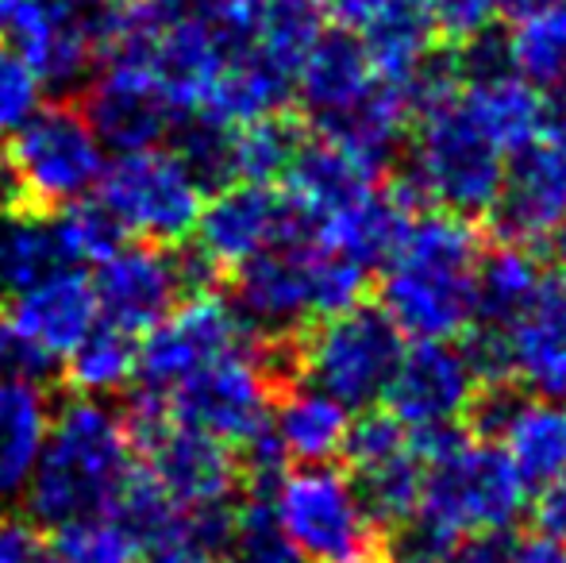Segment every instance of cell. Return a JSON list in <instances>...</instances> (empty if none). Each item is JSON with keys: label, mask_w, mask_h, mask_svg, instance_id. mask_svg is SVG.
<instances>
[{"label": "cell", "mask_w": 566, "mask_h": 563, "mask_svg": "<svg viewBox=\"0 0 566 563\" xmlns=\"http://www.w3.org/2000/svg\"><path fill=\"white\" fill-rule=\"evenodd\" d=\"M474 220L448 209L417 212L381 271V313L405 340H459L474 324V282L482 259Z\"/></svg>", "instance_id": "1"}, {"label": "cell", "mask_w": 566, "mask_h": 563, "mask_svg": "<svg viewBox=\"0 0 566 563\" xmlns=\"http://www.w3.org/2000/svg\"><path fill=\"white\" fill-rule=\"evenodd\" d=\"M135 467V451L119 409L77 394L51 417L43 451L23 490L28 513L39 529L108 513L116 490Z\"/></svg>", "instance_id": "2"}, {"label": "cell", "mask_w": 566, "mask_h": 563, "mask_svg": "<svg viewBox=\"0 0 566 563\" xmlns=\"http://www.w3.org/2000/svg\"><path fill=\"white\" fill-rule=\"evenodd\" d=\"M366 271L316 240L277 243L231 271V305L254 340H297L313 321L358 305Z\"/></svg>", "instance_id": "3"}, {"label": "cell", "mask_w": 566, "mask_h": 563, "mask_svg": "<svg viewBox=\"0 0 566 563\" xmlns=\"http://www.w3.org/2000/svg\"><path fill=\"white\" fill-rule=\"evenodd\" d=\"M462 85V82H459ZM405 186L417 201H432L454 217H490L501 194L509 150L493 139V132L470 113L459 90L420 105Z\"/></svg>", "instance_id": "4"}, {"label": "cell", "mask_w": 566, "mask_h": 563, "mask_svg": "<svg viewBox=\"0 0 566 563\" xmlns=\"http://www.w3.org/2000/svg\"><path fill=\"white\" fill-rule=\"evenodd\" d=\"M524 505H528V487L493 440L462 436L443 456L424 463L417 513L459 541L509 533L521 521Z\"/></svg>", "instance_id": "5"}, {"label": "cell", "mask_w": 566, "mask_h": 563, "mask_svg": "<svg viewBox=\"0 0 566 563\" xmlns=\"http://www.w3.org/2000/svg\"><path fill=\"white\" fill-rule=\"evenodd\" d=\"M405 336L381 309L350 305L343 313L321 316L297 336V375L316 390L332 394L347 409H370L381 402Z\"/></svg>", "instance_id": "6"}, {"label": "cell", "mask_w": 566, "mask_h": 563, "mask_svg": "<svg viewBox=\"0 0 566 563\" xmlns=\"http://www.w3.org/2000/svg\"><path fill=\"white\" fill-rule=\"evenodd\" d=\"M4 150L20 174L23 209L35 212H59L90 197L105 170L101 143L70 97L35 105V113L12 136H4Z\"/></svg>", "instance_id": "7"}, {"label": "cell", "mask_w": 566, "mask_h": 563, "mask_svg": "<svg viewBox=\"0 0 566 563\" xmlns=\"http://www.w3.org/2000/svg\"><path fill=\"white\" fill-rule=\"evenodd\" d=\"M274 513L305 563H370L381 556V533L370 525L347 471L301 463L274 490Z\"/></svg>", "instance_id": "8"}, {"label": "cell", "mask_w": 566, "mask_h": 563, "mask_svg": "<svg viewBox=\"0 0 566 563\" xmlns=\"http://www.w3.org/2000/svg\"><path fill=\"white\" fill-rule=\"evenodd\" d=\"M251 332L239 321L235 305L220 293H197L174 305L163 324L147 332L135 359V390L170 398L193 371L228 352L251 344Z\"/></svg>", "instance_id": "9"}, {"label": "cell", "mask_w": 566, "mask_h": 563, "mask_svg": "<svg viewBox=\"0 0 566 563\" xmlns=\"http://www.w3.org/2000/svg\"><path fill=\"white\" fill-rule=\"evenodd\" d=\"M101 201L113 209L127 236H143L150 243H181L193 236L205 194L189 181V174L163 150H132L116 155L113 166L101 170Z\"/></svg>", "instance_id": "10"}, {"label": "cell", "mask_w": 566, "mask_h": 563, "mask_svg": "<svg viewBox=\"0 0 566 563\" xmlns=\"http://www.w3.org/2000/svg\"><path fill=\"white\" fill-rule=\"evenodd\" d=\"M124 428L135 459L155 475V482L181 510L228 502L239 494V459L231 444L174 421L170 414L124 417Z\"/></svg>", "instance_id": "11"}, {"label": "cell", "mask_w": 566, "mask_h": 563, "mask_svg": "<svg viewBox=\"0 0 566 563\" xmlns=\"http://www.w3.org/2000/svg\"><path fill=\"white\" fill-rule=\"evenodd\" d=\"M277 386L270 371L262 367L254 340L239 352L205 363L201 371L186 378L178 390L166 398L170 417L181 425H193L201 432L217 436L224 444H243L270 421Z\"/></svg>", "instance_id": "12"}, {"label": "cell", "mask_w": 566, "mask_h": 563, "mask_svg": "<svg viewBox=\"0 0 566 563\" xmlns=\"http://www.w3.org/2000/svg\"><path fill=\"white\" fill-rule=\"evenodd\" d=\"M197 248L217 259L224 271L262 256L277 243L316 240V225L274 186L259 181H231L217 189L209 205H201L197 217Z\"/></svg>", "instance_id": "13"}, {"label": "cell", "mask_w": 566, "mask_h": 563, "mask_svg": "<svg viewBox=\"0 0 566 563\" xmlns=\"http://www.w3.org/2000/svg\"><path fill=\"white\" fill-rule=\"evenodd\" d=\"M478 390L482 378L459 340H412L397 359L381 406L405 428L462 425Z\"/></svg>", "instance_id": "14"}, {"label": "cell", "mask_w": 566, "mask_h": 563, "mask_svg": "<svg viewBox=\"0 0 566 563\" xmlns=\"http://www.w3.org/2000/svg\"><path fill=\"white\" fill-rule=\"evenodd\" d=\"M490 217L509 243L547 248L566 236V139L544 132L509 155Z\"/></svg>", "instance_id": "15"}, {"label": "cell", "mask_w": 566, "mask_h": 563, "mask_svg": "<svg viewBox=\"0 0 566 563\" xmlns=\"http://www.w3.org/2000/svg\"><path fill=\"white\" fill-rule=\"evenodd\" d=\"M82 116L101 147L116 155L150 150L166 143L178 105L166 97L147 66L139 62H105L97 74L82 85Z\"/></svg>", "instance_id": "16"}, {"label": "cell", "mask_w": 566, "mask_h": 563, "mask_svg": "<svg viewBox=\"0 0 566 563\" xmlns=\"http://www.w3.org/2000/svg\"><path fill=\"white\" fill-rule=\"evenodd\" d=\"M328 20L358 39L381 77L409 85V77L436 54L428 0H324Z\"/></svg>", "instance_id": "17"}, {"label": "cell", "mask_w": 566, "mask_h": 563, "mask_svg": "<svg viewBox=\"0 0 566 563\" xmlns=\"http://www.w3.org/2000/svg\"><path fill=\"white\" fill-rule=\"evenodd\" d=\"M93 298H97V316L143 340L181 301L170 243H124L116 256L97 263Z\"/></svg>", "instance_id": "18"}, {"label": "cell", "mask_w": 566, "mask_h": 563, "mask_svg": "<svg viewBox=\"0 0 566 563\" xmlns=\"http://www.w3.org/2000/svg\"><path fill=\"white\" fill-rule=\"evenodd\" d=\"M497 332L509 383L532 398L566 402V274H544L528 309Z\"/></svg>", "instance_id": "19"}, {"label": "cell", "mask_w": 566, "mask_h": 563, "mask_svg": "<svg viewBox=\"0 0 566 563\" xmlns=\"http://www.w3.org/2000/svg\"><path fill=\"white\" fill-rule=\"evenodd\" d=\"M381 74L358 39L347 31H328L308 46L305 62L297 70V85H293V101H301V113L316 132H332L336 124L347 121L374 90H378Z\"/></svg>", "instance_id": "20"}, {"label": "cell", "mask_w": 566, "mask_h": 563, "mask_svg": "<svg viewBox=\"0 0 566 563\" xmlns=\"http://www.w3.org/2000/svg\"><path fill=\"white\" fill-rule=\"evenodd\" d=\"M417 212H420L417 194L401 178L389 181V186L378 181L370 194H363L347 209L321 220L316 225V243L370 274L386 263L389 251L397 248V240L405 236V228H409V220Z\"/></svg>", "instance_id": "21"}, {"label": "cell", "mask_w": 566, "mask_h": 563, "mask_svg": "<svg viewBox=\"0 0 566 563\" xmlns=\"http://www.w3.org/2000/svg\"><path fill=\"white\" fill-rule=\"evenodd\" d=\"M93 321H97L93 282L77 267H66L46 282L31 285L20 298H8L4 329L23 344L62 359L93 329Z\"/></svg>", "instance_id": "22"}, {"label": "cell", "mask_w": 566, "mask_h": 563, "mask_svg": "<svg viewBox=\"0 0 566 563\" xmlns=\"http://www.w3.org/2000/svg\"><path fill=\"white\" fill-rule=\"evenodd\" d=\"M493 417L490 440L521 471L524 487H547L566 471V402L521 398L509 390Z\"/></svg>", "instance_id": "23"}, {"label": "cell", "mask_w": 566, "mask_h": 563, "mask_svg": "<svg viewBox=\"0 0 566 563\" xmlns=\"http://www.w3.org/2000/svg\"><path fill=\"white\" fill-rule=\"evenodd\" d=\"M282 181H285L282 194L290 197L313 225H321L332 212L347 209L350 201L370 194L381 181V170L366 163V158H358L355 150L339 147V143L316 139V143H301L297 158L290 163Z\"/></svg>", "instance_id": "24"}, {"label": "cell", "mask_w": 566, "mask_h": 563, "mask_svg": "<svg viewBox=\"0 0 566 563\" xmlns=\"http://www.w3.org/2000/svg\"><path fill=\"white\" fill-rule=\"evenodd\" d=\"M462 101L470 105V113L493 132V139L513 155L524 143L539 139L544 132H552V113L547 97L532 82H524L521 74L509 66L485 70V74H470L459 85Z\"/></svg>", "instance_id": "25"}, {"label": "cell", "mask_w": 566, "mask_h": 563, "mask_svg": "<svg viewBox=\"0 0 566 563\" xmlns=\"http://www.w3.org/2000/svg\"><path fill=\"white\" fill-rule=\"evenodd\" d=\"M51 428V390L0 375V505L23 498Z\"/></svg>", "instance_id": "26"}, {"label": "cell", "mask_w": 566, "mask_h": 563, "mask_svg": "<svg viewBox=\"0 0 566 563\" xmlns=\"http://www.w3.org/2000/svg\"><path fill=\"white\" fill-rule=\"evenodd\" d=\"M270 425L282 444V451L297 463H332L347 444L350 409L339 406L332 394L316 390L313 383L297 378L285 390H277Z\"/></svg>", "instance_id": "27"}, {"label": "cell", "mask_w": 566, "mask_h": 563, "mask_svg": "<svg viewBox=\"0 0 566 563\" xmlns=\"http://www.w3.org/2000/svg\"><path fill=\"white\" fill-rule=\"evenodd\" d=\"M70 259L59 240L54 212L4 209L0 212V298H20L31 285L66 271Z\"/></svg>", "instance_id": "28"}, {"label": "cell", "mask_w": 566, "mask_h": 563, "mask_svg": "<svg viewBox=\"0 0 566 563\" xmlns=\"http://www.w3.org/2000/svg\"><path fill=\"white\" fill-rule=\"evenodd\" d=\"M347 479L355 487V498L363 505V513L370 518V525L386 541L389 529H397L401 521H409L420 505V487H424V463L417 459L412 444L374 456L366 463L347 467Z\"/></svg>", "instance_id": "29"}, {"label": "cell", "mask_w": 566, "mask_h": 563, "mask_svg": "<svg viewBox=\"0 0 566 563\" xmlns=\"http://www.w3.org/2000/svg\"><path fill=\"white\" fill-rule=\"evenodd\" d=\"M544 282L536 248L524 243H497L482 251L478 259V282H474V324L482 329H505L528 309Z\"/></svg>", "instance_id": "30"}, {"label": "cell", "mask_w": 566, "mask_h": 563, "mask_svg": "<svg viewBox=\"0 0 566 563\" xmlns=\"http://www.w3.org/2000/svg\"><path fill=\"white\" fill-rule=\"evenodd\" d=\"M505 46L509 62L524 82L536 85L544 97L566 101V0H547L516 15Z\"/></svg>", "instance_id": "31"}, {"label": "cell", "mask_w": 566, "mask_h": 563, "mask_svg": "<svg viewBox=\"0 0 566 563\" xmlns=\"http://www.w3.org/2000/svg\"><path fill=\"white\" fill-rule=\"evenodd\" d=\"M166 143L174 163L189 174L201 194H217L235 181V128L220 116L205 108H181L166 132Z\"/></svg>", "instance_id": "32"}, {"label": "cell", "mask_w": 566, "mask_h": 563, "mask_svg": "<svg viewBox=\"0 0 566 563\" xmlns=\"http://www.w3.org/2000/svg\"><path fill=\"white\" fill-rule=\"evenodd\" d=\"M66 367H62V386L74 394H108V390H124L135 378V359H139V336L116 329L113 321L97 316L93 329L70 347Z\"/></svg>", "instance_id": "33"}, {"label": "cell", "mask_w": 566, "mask_h": 563, "mask_svg": "<svg viewBox=\"0 0 566 563\" xmlns=\"http://www.w3.org/2000/svg\"><path fill=\"white\" fill-rule=\"evenodd\" d=\"M328 12L324 0H254L251 43L277 66L297 74L308 46L324 35Z\"/></svg>", "instance_id": "34"}, {"label": "cell", "mask_w": 566, "mask_h": 563, "mask_svg": "<svg viewBox=\"0 0 566 563\" xmlns=\"http://www.w3.org/2000/svg\"><path fill=\"white\" fill-rule=\"evenodd\" d=\"M301 143H305V132L285 113L239 124L235 128V181H259V186L282 181L290 163L297 158Z\"/></svg>", "instance_id": "35"}, {"label": "cell", "mask_w": 566, "mask_h": 563, "mask_svg": "<svg viewBox=\"0 0 566 563\" xmlns=\"http://www.w3.org/2000/svg\"><path fill=\"white\" fill-rule=\"evenodd\" d=\"M54 225H59V240L66 248V259L70 267L77 263H105L108 256H116L119 248L127 243V232L124 225L113 217L105 201H82L66 205V209L54 212Z\"/></svg>", "instance_id": "36"}, {"label": "cell", "mask_w": 566, "mask_h": 563, "mask_svg": "<svg viewBox=\"0 0 566 563\" xmlns=\"http://www.w3.org/2000/svg\"><path fill=\"white\" fill-rule=\"evenodd\" d=\"M224 563H305L274 513V498H243Z\"/></svg>", "instance_id": "37"}, {"label": "cell", "mask_w": 566, "mask_h": 563, "mask_svg": "<svg viewBox=\"0 0 566 563\" xmlns=\"http://www.w3.org/2000/svg\"><path fill=\"white\" fill-rule=\"evenodd\" d=\"M54 563H135L139 549L124 533L116 518L97 513V518L70 521L54 529Z\"/></svg>", "instance_id": "38"}, {"label": "cell", "mask_w": 566, "mask_h": 563, "mask_svg": "<svg viewBox=\"0 0 566 563\" xmlns=\"http://www.w3.org/2000/svg\"><path fill=\"white\" fill-rule=\"evenodd\" d=\"M428 15H432L436 39L451 46H467L493 31L497 20V0H428Z\"/></svg>", "instance_id": "39"}, {"label": "cell", "mask_w": 566, "mask_h": 563, "mask_svg": "<svg viewBox=\"0 0 566 563\" xmlns=\"http://www.w3.org/2000/svg\"><path fill=\"white\" fill-rule=\"evenodd\" d=\"M39 105V77L20 54L0 46V139L12 136Z\"/></svg>", "instance_id": "40"}, {"label": "cell", "mask_w": 566, "mask_h": 563, "mask_svg": "<svg viewBox=\"0 0 566 563\" xmlns=\"http://www.w3.org/2000/svg\"><path fill=\"white\" fill-rule=\"evenodd\" d=\"M0 563H54V549L35 521L0 518Z\"/></svg>", "instance_id": "41"}, {"label": "cell", "mask_w": 566, "mask_h": 563, "mask_svg": "<svg viewBox=\"0 0 566 563\" xmlns=\"http://www.w3.org/2000/svg\"><path fill=\"white\" fill-rule=\"evenodd\" d=\"M243 4L247 0H139V8L147 12L150 23H178V20L217 23Z\"/></svg>", "instance_id": "42"}, {"label": "cell", "mask_w": 566, "mask_h": 563, "mask_svg": "<svg viewBox=\"0 0 566 563\" xmlns=\"http://www.w3.org/2000/svg\"><path fill=\"white\" fill-rule=\"evenodd\" d=\"M536 529L555 541L566 544V471L559 479H552L547 487H539L536 498Z\"/></svg>", "instance_id": "43"}, {"label": "cell", "mask_w": 566, "mask_h": 563, "mask_svg": "<svg viewBox=\"0 0 566 563\" xmlns=\"http://www.w3.org/2000/svg\"><path fill=\"white\" fill-rule=\"evenodd\" d=\"M505 563H566V544L547 533L516 536V541H509Z\"/></svg>", "instance_id": "44"}, {"label": "cell", "mask_w": 566, "mask_h": 563, "mask_svg": "<svg viewBox=\"0 0 566 563\" xmlns=\"http://www.w3.org/2000/svg\"><path fill=\"white\" fill-rule=\"evenodd\" d=\"M135 563H220L217 556H209L205 549H197L186 536H170V541H158L139 549V560Z\"/></svg>", "instance_id": "45"}, {"label": "cell", "mask_w": 566, "mask_h": 563, "mask_svg": "<svg viewBox=\"0 0 566 563\" xmlns=\"http://www.w3.org/2000/svg\"><path fill=\"white\" fill-rule=\"evenodd\" d=\"M4 209H23V189H20V174H15L12 158L4 150V139H0V212Z\"/></svg>", "instance_id": "46"}, {"label": "cell", "mask_w": 566, "mask_h": 563, "mask_svg": "<svg viewBox=\"0 0 566 563\" xmlns=\"http://www.w3.org/2000/svg\"><path fill=\"white\" fill-rule=\"evenodd\" d=\"M547 4V0H497V12H513V15H524L532 12V8Z\"/></svg>", "instance_id": "47"}, {"label": "cell", "mask_w": 566, "mask_h": 563, "mask_svg": "<svg viewBox=\"0 0 566 563\" xmlns=\"http://www.w3.org/2000/svg\"><path fill=\"white\" fill-rule=\"evenodd\" d=\"M552 132H555V136H563V139H566V101H563L559 113H552Z\"/></svg>", "instance_id": "48"}, {"label": "cell", "mask_w": 566, "mask_h": 563, "mask_svg": "<svg viewBox=\"0 0 566 563\" xmlns=\"http://www.w3.org/2000/svg\"><path fill=\"white\" fill-rule=\"evenodd\" d=\"M559 248H563V274H566V236L559 240Z\"/></svg>", "instance_id": "49"}, {"label": "cell", "mask_w": 566, "mask_h": 563, "mask_svg": "<svg viewBox=\"0 0 566 563\" xmlns=\"http://www.w3.org/2000/svg\"><path fill=\"white\" fill-rule=\"evenodd\" d=\"M0 352H4V324H0Z\"/></svg>", "instance_id": "50"}, {"label": "cell", "mask_w": 566, "mask_h": 563, "mask_svg": "<svg viewBox=\"0 0 566 563\" xmlns=\"http://www.w3.org/2000/svg\"><path fill=\"white\" fill-rule=\"evenodd\" d=\"M370 563H389V560H381V556H378V560H370Z\"/></svg>", "instance_id": "51"}, {"label": "cell", "mask_w": 566, "mask_h": 563, "mask_svg": "<svg viewBox=\"0 0 566 563\" xmlns=\"http://www.w3.org/2000/svg\"><path fill=\"white\" fill-rule=\"evenodd\" d=\"M124 4H127V0H124Z\"/></svg>", "instance_id": "52"}]
</instances>
